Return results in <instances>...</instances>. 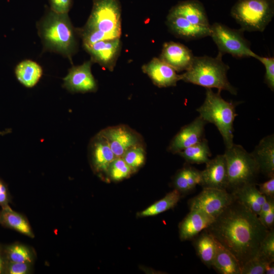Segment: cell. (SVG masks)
<instances>
[{"instance_id": "7", "label": "cell", "mask_w": 274, "mask_h": 274, "mask_svg": "<svg viewBox=\"0 0 274 274\" xmlns=\"http://www.w3.org/2000/svg\"><path fill=\"white\" fill-rule=\"evenodd\" d=\"M97 31L106 40L120 38L121 7L118 0H94L91 14L83 27Z\"/></svg>"}, {"instance_id": "9", "label": "cell", "mask_w": 274, "mask_h": 274, "mask_svg": "<svg viewBox=\"0 0 274 274\" xmlns=\"http://www.w3.org/2000/svg\"><path fill=\"white\" fill-rule=\"evenodd\" d=\"M235 199V195L226 190L203 188L188 204L190 210L200 211L215 219Z\"/></svg>"}, {"instance_id": "5", "label": "cell", "mask_w": 274, "mask_h": 274, "mask_svg": "<svg viewBox=\"0 0 274 274\" xmlns=\"http://www.w3.org/2000/svg\"><path fill=\"white\" fill-rule=\"evenodd\" d=\"M225 156L227 172V189L232 193L236 189L254 180L260 172L252 154L241 145L233 144L226 148Z\"/></svg>"}, {"instance_id": "25", "label": "cell", "mask_w": 274, "mask_h": 274, "mask_svg": "<svg viewBox=\"0 0 274 274\" xmlns=\"http://www.w3.org/2000/svg\"><path fill=\"white\" fill-rule=\"evenodd\" d=\"M200 170L186 165L180 169L175 176V189L180 193H187L194 189L200 182Z\"/></svg>"}, {"instance_id": "3", "label": "cell", "mask_w": 274, "mask_h": 274, "mask_svg": "<svg viewBox=\"0 0 274 274\" xmlns=\"http://www.w3.org/2000/svg\"><path fill=\"white\" fill-rule=\"evenodd\" d=\"M39 33L46 47L71 58L77 48L75 30L66 14L51 11L39 24Z\"/></svg>"}, {"instance_id": "30", "label": "cell", "mask_w": 274, "mask_h": 274, "mask_svg": "<svg viewBox=\"0 0 274 274\" xmlns=\"http://www.w3.org/2000/svg\"><path fill=\"white\" fill-rule=\"evenodd\" d=\"M4 253L8 261L31 263L32 260L29 249L20 244H14L6 247Z\"/></svg>"}, {"instance_id": "21", "label": "cell", "mask_w": 274, "mask_h": 274, "mask_svg": "<svg viewBox=\"0 0 274 274\" xmlns=\"http://www.w3.org/2000/svg\"><path fill=\"white\" fill-rule=\"evenodd\" d=\"M180 15L193 24L210 27L207 14L202 4L197 0H188L179 3L169 11Z\"/></svg>"}, {"instance_id": "6", "label": "cell", "mask_w": 274, "mask_h": 274, "mask_svg": "<svg viewBox=\"0 0 274 274\" xmlns=\"http://www.w3.org/2000/svg\"><path fill=\"white\" fill-rule=\"evenodd\" d=\"M231 16L244 31H263L274 15V0H238Z\"/></svg>"}, {"instance_id": "8", "label": "cell", "mask_w": 274, "mask_h": 274, "mask_svg": "<svg viewBox=\"0 0 274 274\" xmlns=\"http://www.w3.org/2000/svg\"><path fill=\"white\" fill-rule=\"evenodd\" d=\"M210 37L222 55L229 54L241 58L252 57L257 54L250 48V43L244 37L242 29H233L221 23L215 22L210 26Z\"/></svg>"}, {"instance_id": "29", "label": "cell", "mask_w": 274, "mask_h": 274, "mask_svg": "<svg viewBox=\"0 0 274 274\" xmlns=\"http://www.w3.org/2000/svg\"><path fill=\"white\" fill-rule=\"evenodd\" d=\"M181 198V193L175 189L147 208L140 212L138 216L145 217L158 215L174 208Z\"/></svg>"}, {"instance_id": "22", "label": "cell", "mask_w": 274, "mask_h": 274, "mask_svg": "<svg viewBox=\"0 0 274 274\" xmlns=\"http://www.w3.org/2000/svg\"><path fill=\"white\" fill-rule=\"evenodd\" d=\"M232 193L239 202L257 216L266 199L256 187L255 183L246 184Z\"/></svg>"}, {"instance_id": "34", "label": "cell", "mask_w": 274, "mask_h": 274, "mask_svg": "<svg viewBox=\"0 0 274 274\" xmlns=\"http://www.w3.org/2000/svg\"><path fill=\"white\" fill-rule=\"evenodd\" d=\"M255 58L260 61L265 66L264 83L272 91L274 90V58L262 57L257 55Z\"/></svg>"}, {"instance_id": "24", "label": "cell", "mask_w": 274, "mask_h": 274, "mask_svg": "<svg viewBox=\"0 0 274 274\" xmlns=\"http://www.w3.org/2000/svg\"><path fill=\"white\" fill-rule=\"evenodd\" d=\"M212 267L220 274H241V266L236 258L218 241Z\"/></svg>"}, {"instance_id": "35", "label": "cell", "mask_w": 274, "mask_h": 274, "mask_svg": "<svg viewBox=\"0 0 274 274\" xmlns=\"http://www.w3.org/2000/svg\"><path fill=\"white\" fill-rule=\"evenodd\" d=\"M269 260L274 261V231L273 229L268 232L261 241L258 253Z\"/></svg>"}, {"instance_id": "17", "label": "cell", "mask_w": 274, "mask_h": 274, "mask_svg": "<svg viewBox=\"0 0 274 274\" xmlns=\"http://www.w3.org/2000/svg\"><path fill=\"white\" fill-rule=\"evenodd\" d=\"M166 24L174 35L186 41L200 39L210 36L211 33L210 27L193 24L182 16L170 12Z\"/></svg>"}, {"instance_id": "38", "label": "cell", "mask_w": 274, "mask_h": 274, "mask_svg": "<svg viewBox=\"0 0 274 274\" xmlns=\"http://www.w3.org/2000/svg\"><path fill=\"white\" fill-rule=\"evenodd\" d=\"M259 190L266 197L274 198V177L268 181L258 184Z\"/></svg>"}, {"instance_id": "42", "label": "cell", "mask_w": 274, "mask_h": 274, "mask_svg": "<svg viewBox=\"0 0 274 274\" xmlns=\"http://www.w3.org/2000/svg\"><path fill=\"white\" fill-rule=\"evenodd\" d=\"M274 261H268L265 265V273L273 274L274 273Z\"/></svg>"}, {"instance_id": "31", "label": "cell", "mask_w": 274, "mask_h": 274, "mask_svg": "<svg viewBox=\"0 0 274 274\" xmlns=\"http://www.w3.org/2000/svg\"><path fill=\"white\" fill-rule=\"evenodd\" d=\"M121 157L134 173L144 165L146 153L141 144H139L128 149Z\"/></svg>"}, {"instance_id": "10", "label": "cell", "mask_w": 274, "mask_h": 274, "mask_svg": "<svg viewBox=\"0 0 274 274\" xmlns=\"http://www.w3.org/2000/svg\"><path fill=\"white\" fill-rule=\"evenodd\" d=\"M84 47L92 61L112 72L120 53L121 42L120 38L105 40Z\"/></svg>"}, {"instance_id": "36", "label": "cell", "mask_w": 274, "mask_h": 274, "mask_svg": "<svg viewBox=\"0 0 274 274\" xmlns=\"http://www.w3.org/2000/svg\"><path fill=\"white\" fill-rule=\"evenodd\" d=\"M30 263L12 262L7 261L4 273L9 274H26L30 268Z\"/></svg>"}, {"instance_id": "32", "label": "cell", "mask_w": 274, "mask_h": 274, "mask_svg": "<svg viewBox=\"0 0 274 274\" xmlns=\"http://www.w3.org/2000/svg\"><path fill=\"white\" fill-rule=\"evenodd\" d=\"M133 173L122 157L114 159L110 163L107 171L110 178L115 181L128 178Z\"/></svg>"}, {"instance_id": "13", "label": "cell", "mask_w": 274, "mask_h": 274, "mask_svg": "<svg viewBox=\"0 0 274 274\" xmlns=\"http://www.w3.org/2000/svg\"><path fill=\"white\" fill-rule=\"evenodd\" d=\"M91 61L72 67L63 79L64 86L73 92H94L97 89L96 82L92 74Z\"/></svg>"}, {"instance_id": "16", "label": "cell", "mask_w": 274, "mask_h": 274, "mask_svg": "<svg viewBox=\"0 0 274 274\" xmlns=\"http://www.w3.org/2000/svg\"><path fill=\"white\" fill-rule=\"evenodd\" d=\"M142 70L160 88L175 86L181 80V75L159 58H152L142 66Z\"/></svg>"}, {"instance_id": "2", "label": "cell", "mask_w": 274, "mask_h": 274, "mask_svg": "<svg viewBox=\"0 0 274 274\" xmlns=\"http://www.w3.org/2000/svg\"><path fill=\"white\" fill-rule=\"evenodd\" d=\"M222 56L219 52L216 57L194 56L191 66L181 75V80L206 88H215L220 91L227 90L236 95L237 89L227 77L229 66L222 61Z\"/></svg>"}, {"instance_id": "37", "label": "cell", "mask_w": 274, "mask_h": 274, "mask_svg": "<svg viewBox=\"0 0 274 274\" xmlns=\"http://www.w3.org/2000/svg\"><path fill=\"white\" fill-rule=\"evenodd\" d=\"M51 11L58 14L67 13L71 6V0H50Z\"/></svg>"}, {"instance_id": "39", "label": "cell", "mask_w": 274, "mask_h": 274, "mask_svg": "<svg viewBox=\"0 0 274 274\" xmlns=\"http://www.w3.org/2000/svg\"><path fill=\"white\" fill-rule=\"evenodd\" d=\"M261 223L268 230L273 229L274 224V207L265 213L258 216Z\"/></svg>"}, {"instance_id": "15", "label": "cell", "mask_w": 274, "mask_h": 274, "mask_svg": "<svg viewBox=\"0 0 274 274\" xmlns=\"http://www.w3.org/2000/svg\"><path fill=\"white\" fill-rule=\"evenodd\" d=\"M194 56L187 46L173 41L163 44L159 58L177 72L187 71L191 65Z\"/></svg>"}, {"instance_id": "41", "label": "cell", "mask_w": 274, "mask_h": 274, "mask_svg": "<svg viewBox=\"0 0 274 274\" xmlns=\"http://www.w3.org/2000/svg\"><path fill=\"white\" fill-rule=\"evenodd\" d=\"M7 260L5 258L4 250H2V248L0 247V274L4 273Z\"/></svg>"}, {"instance_id": "4", "label": "cell", "mask_w": 274, "mask_h": 274, "mask_svg": "<svg viewBox=\"0 0 274 274\" xmlns=\"http://www.w3.org/2000/svg\"><path fill=\"white\" fill-rule=\"evenodd\" d=\"M206 89L204 100L196 111L207 123H212L217 127L226 148H228L233 144V122L237 115L236 104L224 99L221 91L214 92L211 88Z\"/></svg>"}, {"instance_id": "19", "label": "cell", "mask_w": 274, "mask_h": 274, "mask_svg": "<svg viewBox=\"0 0 274 274\" xmlns=\"http://www.w3.org/2000/svg\"><path fill=\"white\" fill-rule=\"evenodd\" d=\"M260 172L268 178L274 177V136L270 134L262 138L251 153Z\"/></svg>"}, {"instance_id": "40", "label": "cell", "mask_w": 274, "mask_h": 274, "mask_svg": "<svg viewBox=\"0 0 274 274\" xmlns=\"http://www.w3.org/2000/svg\"><path fill=\"white\" fill-rule=\"evenodd\" d=\"M9 195L5 184L0 180V206L2 208L9 206Z\"/></svg>"}, {"instance_id": "11", "label": "cell", "mask_w": 274, "mask_h": 274, "mask_svg": "<svg viewBox=\"0 0 274 274\" xmlns=\"http://www.w3.org/2000/svg\"><path fill=\"white\" fill-rule=\"evenodd\" d=\"M99 133L106 139L116 157H121L128 149L141 144L137 134L124 125L109 127Z\"/></svg>"}, {"instance_id": "26", "label": "cell", "mask_w": 274, "mask_h": 274, "mask_svg": "<svg viewBox=\"0 0 274 274\" xmlns=\"http://www.w3.org/2000/svg\"><path fill=\"white\" fill-rule=\"evenodd\" d=\"M41 66L37 62L25 60L20 62L15 68V74L18 81L26 87H32L42 75Z\"/></svg>"}, {"instance_id": "20", "label": "cell", "mask_w": 274, "mask_h": 274, "mask_svg": "<svg viewBox=\"0 0 274 274\" xmlns=\"http://www.w3.org/2000/svg\"><path fill=\"white\" fill-rule=\"evenodd\" d=\"M91 160L94 169L107 174L108 167L116 158L106 139L98 133L92 139L90 145Z\"/></svg>"}, {"instance_id": "27", "label": "cell", "mask_w": 274, "mask_h": 274, "mask_svg": "<svg viewBox=\"0 0 274 274\" xmlns=\"http://www.w3.org/2000/svg\"><path fill=\"white\" fill-rule=\"evenodd\" d=\"M0 223L30 237L34 236L27 220L9 206L3 208L0 212Z\"/></svg>"}, {"instance_id": "28", "label": "cell", "mask_w": 274, "mask_h": 274, "mask_svg": "<svg viewBox=\"0 0 274 274\" xmlns=\"http://www.w3.org/2000/svg\"><path fill=\"white\" fill-rule=\"evenodd\" d=\"M178 154L186 162L191 164H206L210 160V157L211 156L208 141L205 138Z\"/></svg>"}, {"instance_id": "23", "label": "cell", "mask_w": 274, "mask_h": 274, "mask_svg": "<svg viewBox=\"0 0 274 274\" xmlns=\"http://www.w3.org/2000/svg\"><path fill=\"white\" fill-rule=\"evenodd\" d=\"M193 239V244L198 257L204 265L211 267L216 253L217 240L206 229Z\"/></svg>"}, {"instance_id": "12", "label": "cell", "mask_w": 274, "mask_h": 274, "mask_svg": "<svg viewBox=\"0 0 274 274\" xmlns=\"http://www.w3.org/2000/svg\"><path fill=\"white\" fill-rule=\"evenodd\" d=\"M207 122L200 117H196L189 124L183 126L172 140L168 150L179 153L203 139L204 126Z\"/></svg>"}, {"instance_id": "14", "label": "cell", "mask_w": 274, "mask_h": 274, "mask_svg": "<svg viewBox=\"0 0 274 274\" xmlns=\"http://www.w3.org/2000/svg\"><path fill=\"white\" fill-rule=\"evenodd\" d=\"M199 185L203 188L226 190L228 179L226 161L223 154L210 159L206 168L200 172Z\"/></svg>"}, {"instance_id": "1", "label": "cell", "mask_w": 274, "mask_h": 274, "mask_svg": "<svg viewBox=\"0 0 274 274\" xmlns=\"http://www.w3.org/2000/svg\"><path fill=\"white\" fill-rule=\"evenodd\" d=\"M238 261L241 268L258 253L269 230L235 199L206 229Z\"/></svg>"}, {"instance_id": "33", "label": "cell", "mask_w": 274, "mask_h": 274, "mask_svg": "<svg viewBox=\"0 0 274 274\" xmlns=\"http://www.w3.org/2000/svg\"><path fill=\"white\" fill-rule=\"evenodd\" d=\"M268 261L270 260L258 253L242 266L241 274H264L265 265Z\"/></svg>"}, {"instance_id": "18", "label": "cell", "mask_w": 274, "mask_h": 274, "mask_svg": "<svg viewBox=\"0 0 274 274\" xmlns=\"http://www.w3.org/2000/svg\"><path fill=\"white\" fill-rule=\"evenodd\" d=\"M215 219L200 211L190 210L179 224L180 239L184 241L193 239L200 232L207 228Z\"/></svg>"}]
</instances>
